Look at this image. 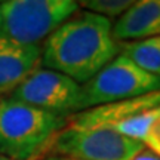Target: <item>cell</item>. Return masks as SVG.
<instances>
[{"label":"cell","instance_id":"16","mask_svg":"<svg viewBox=\"0 0 160 160\" xmlns=\"http://www.w3.org/2000/svg\"><path fill=\"white\" fill-rule=\"evenodd\" d=\"M0 160H11V159H8V157H5V156L0 154Z\"/></svg>","mask_w":160,"mask_h":160},{"label":"cell","instance_id":"13","mask_svg":"<svg viewBox=\"0 0 160 160\" xmlns=\"http://www.w3.org/2000/svg\"><path fill=\"white\" fill-rule=\"evenodd\" d=\"M142 145L148 147V150L153 154L160 157V107L157 108L154 119L148 126V131L142 139Z\"/></svg>","mask_w":160,"mask_h":160},{"label":"cell","instance_id":"10","mask_svg":"<svg viewBox=\"0 0 160 160\" xmlns=\"http://www.w3.org/2000/svg\"><path fill=\"white\" fill-rule=\"evenodd\" d=\"M119 55L131 59L135 65L150 74L160 76V36L120 43Z\"/></svg>","mask_w":160,"mask_h":160},{"label":"cell","instance_id":"7","mask_svg":"<svg viewBox=\"0 0 160 160\" xmlns=\"http://www.w3.org/2000/svg\"><path fill=\"white\" fill-rule=\"evenodd\" d=\"M160 107V91L151 92L142 97L123 99L99 107L79 111L68 117V125L79 128H107L111 129L126 119Z\"/></svg>","mask_w":160,"mask_h":160},{"label":"cell","instance_id":"15","mask_svg":"<svg viewBox=\"0 0 160 160\" xmlns=\"http://www.w3.org/2000/svg\"><path fill=\"white\" fill-rule=\"evenodd\" d=\"M40 160H76V159H70V157H62V156H52V154H48L45 156L43 159Z\"/></svg>","mask_w":160,"mask_h":160},{"label":"cell","instance_id":"6","mask_svg":"<svg viewBox=\"0 0 160 160\" xmlns=\"http://www.w3.org/2000/svg\"><path fill=\"white\" fill-rule=\"evenodd\" d=\"M79 91V83L65 74L48 68H36L12 89L9 98L52 114L70 117L76 113Z\"/></svg>","mask_w":160,"mask_h":160},{"label":"cell","instance_id":"14","mask_svg":"<svg viewBox=\"0 0 160 160\" xmlns=\"http://www.w3.org/2000/svg\"><path fill=\"white\" fill-rule=\"evenodd\" d=\"M132 160H160V157H159V156H156V154H153L150 150L144 148L139 154H137Z\"/></svg>","mask_w":160,"mask_h":160},{"label":"cell","instance_id":"1","mask_svg":"<svg viewBox=\"0 0 160 160\" xmlns=\"http://www.w3.org/2000/svg\"><path fill=\"white\" fill-rule=\"evenodd\" d=\"M119 53V43L111 34V21L88 11L76 12L42 48L40 62L83 85L99 73Z\"/></svg>","mask_w":160,"mask_h":160},{"label":"cell","instance_id":"8","mask_svg":"<svg viewBox=\"0 0 160 160\" xmlns=\"http://www.w3.org/2000/svg\"><path fill=\"white\" fill-rule=\"evenodd\" d=\"M42 59L40 45H22L0 36V92L13 89Z\"/></svg>","mask_w":160,"mask_h":160},{"label":"cell","instance_id":"4","mask_svg":"<svg viewBox=\"0 0 160 160\" xmlns=\"http://www.w3.org/2000/svg\"><path fill=\"white\" fill-rule=\"evenodd\" d=\"M157 91L160 76L150 74L126 57L117 55L89 82L80 85L76 113Z\"/></svg>","mask_w":160,"mask_h":160},{"label":"cell","instance_id":"3","mask_svg":"<svg viewBox=\"0 0 160 160\" xmlns=\"http://www.w3.org/2000/svg\"><path fill=\"white\" fill-rule=\"evenodd\" d=\"M77 11L73 0H5L0 2V36L39 45Z\"/></svg>","mask_w":160,"mask_h":160},{"label":"cell","instance_id":"2","mask_svg":"<svg viewBox=\"0 0 160 160\" xmlns=\"http://www.w3.org/2000/svg\"><path fill=\"white\" fill-rule=\"evenodd\" d=\"M68 117L48 113L28 104L0 99V154L11 160H37L49 151Z\"/></svg>","mask_w":160,"mask_h":160},{"label":"cell","instance_id":"12","mask_svg":"<svg viewBox=\"0 0 160 160\" xmlns=\"http://www.w3.org/2000/svg\"><path fill=\"white\" fill-rule=\"evenodd\" d=\"M132 3L133 2L131 0H83V2H77L79 8H83L88 12L107 18L108 21L120 18L131 8Z\"/></svg>","mask_w":160,"mask_h":160},{"label":"cell","instance_id":"11","mask_svg":"<svg viewBox=\"0 0 160 160\" xmlns=\"http://www.w3.org/2000/svg\"><path fill=\"white\" fill-rule=\"evenodd\" d=\"M157 108H159V107H157ZM157 108L148 110V111H145V113L133 116L131 119H126L125 122L116 125L114 128H111V129L116 131L117 133H120V135H123V137H128V138H131V139H135V141L142 142L144 137H145V133L148 131V126L151 125V122H153L156 113H157Z\"/></svg>","mask_w":160,"mask_h":160},{"label":"cell","instance_id":"9","mask_svg":"<svg viewBox=\"0 0 160 160\" xmlns=\"http://www.w3.org/2000/svg\"><path fill=\"white\" fill-rule=\"evenodd\" d=\"M111 34L116 42L122 43L160 36V0L133 2L111 25Z\"/></svg>","mask_w":160,"mask_h":160},{"label":"cell","instance_id":"5","mask_svg":"<svg viewBox=\"0 0 160 160\" xmlns=\"http://www.w3.org/2000/svg\"><path fill=\"white\" fill-rule=\"evenodd\" d=\"M145 148L142 142L131 139L107 128H79L68 125L58 133L49 154L76 160H132Z\"/></svg>","mask_w":160,"mask_h":160}]
</instances>
